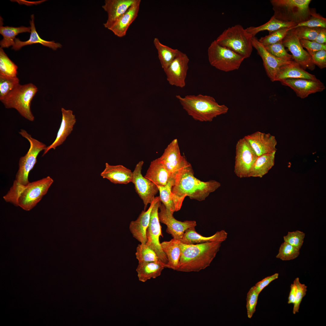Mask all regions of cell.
Wrapping results in <instances>:
<instances>
[{"label":"cell","mask_w":326,"mask_h":326,"mask_svg":"<svg viewBox=\"0 0 326 326\" xmlns=\"http://www.w3.org/2000/svg\"><path fill=\"white\" fill-rule=\"evenodd\" d=\"M173 176L172 192L184 199L188 196L191 199L204 200L210 193L221 186L219 182L214 180L205 182L196 178L191 164L180 170Z\"/></svg>","instance_id":"1"},{"label":"cell","mask_w":326,"mask_h":326,"mask_svg":"<svg viewBox=\"0 0 326 326\" xmlns=\"http://www.w3.org/2000/svg\"><path fill=\"white\" fill-rule=\"evenodd\" d=\"M222 242L187 244L180 242L181 254L176 271L198 272L208 267L219 251Z\"/></svg>","instance_id":"2"},{"label":"cell","mask_w":326,"mask_h":326,"mask_svg":"<svg viewBox=\"0 0 326 326\" xmlns=\"http://www.w3.org/2000/svg\"><path fill=\"white\" fill-rule=\"evenodd\" d=\"M53 181L49 176L30 182L26 185L14 181L12 186L3 198L7 202L19 206L25 210L29 211L47 193Z\"/></svg>","instance_id":"3"},{"label":"cell","mask_w":326,"mask_h":326,"mask_svg":"<svg viewBox=\"0 0 326 326\" xmlns=\"http://www.w3.org/2000/svg\"><path fill=\"white\" fill-rule=\"evenodd\" d=\"M183 109L194 120L201 122H211L217 116L227 113L229 108L219 104L213 97L200 94L182 97L176 96Z\"/></svg>","instance_id":"4"},{"label":"cell","mask_w":326,"mask_h":326,"mask_svg":"<svg viewBox=\"0 0 326 326\" xmlns=\"http://www.w3.org/2000/svg\"><path fill=\"white\" fill-rule=\"evenodd\" d=\"M252 37L246 29L236 24L224 30L215 40L219 45L246 59L250 57L252 51Z\"/></svg>","instance_id":"5"},{"label":"cell","mask_w":326,"mask_h":326,"mask_svg":"<svg viewBox=\"0 0 326 326\" xmlns=\"http://www.w3.org/2000/svg\"><path fill=\"white\" fill-rule=\"evenodd\" d=\"M311 0H271L273 16L281 21L296 24L306 21L310 16Z\"/></svg>","instance_id":"6"},{"label":"cell","mask_w":326,"mask_h":326,"mask_svg":"<svg viewBox=\"0 0 326 326\" xmlns=\"http://www.w3.org/2000/svg\"><path fill=\"white\" fill-rule=\"evenodd\" d=\"M38 91L33 83L20 84L0 101L6 108L14 109L22 117L33 121L34 117L31 110V104Z\"/></svg>","instance_id":"7"},{"label":"cell","mask_w":326,"mask_h":326,"mask_svg":"<svg viewBox=\"0 0 326 326\" xmlns=\"http://www.w3.org/2000/svg\"><path fill=\"white\" fill-rule=\"evenodd\" d=\"M19 133L28 141L30 147L27 153L20 158L18 169L14 181L21 185H26L30 183L28 178L29 173L36 164L38 155L47 146L44 143L33 138L24 129H21Z\"/></svg>","instance_id":"8"},{"label":"cell","mask_w":326,"mask_h":326,"mask_svg":"<svg viewBox=\"0 0 326 326\" xmlns=\"http://www.w3.org/2000/svg\"><path fill=\"white\" fill-rule=\"evenodd\" d=\"M209 62L220 70L229 72L238 69L245 58L229 49L213 41L207 50Z\"/></svg>","instance_id":"9"},{"label":"cell","mask_w":326,"mask_h":326,"mask_svg":"<svg viewBox=\"0 0 326 326\" xmlns=\"http://www.w3.org/2000/svg\"><path fill=\"white\" fill-rule=\"evenodd\" d=\"M258 156L244 138L237 142L235 147L234 172L240 178L249 177L254 163Z\"/></svg>","instance_id":"10"},{"label":"cell","mask_w":326,"mask_h":326,"mask_svg":"<svg viewBox=\"0 0 326 326\" xmlns=\"http://www.w3.org/2000/svg\"><path fill=\"white\" fill-rule=\"evenodd\" d=\"M161 203L160 199L155 203L151 211L149 223L146 232V244L156 253L158 260L165 265L168 263V259L161 248L159 241L160 236H162L158 216V210Z\"/></svg>","instance_id":"11"},{"label":"cell","mask_w":326,"mask_h":326,"mask_svg":"<svg viewBox=\"0 0 326 326\" xmlns=\"http://www.w3.org/2000/svg\"><path fill=\"white\" fill-rule=\"evenodd\" d=\"M144 163L143 161H141L136 165L133 171L132 182L134 185L136 192L143 201L144 210H146L148 205L154 200L159 190L157 185L142 175V170Z\"/></svg>","instance_id":"12"},{"label":"cell","mask_w":326,"mask_h":326,"mask_svg":"<svg viewBox=\"0 0 326 326\" xmlns=\"http://www.w3.org/2000/svg\"><path fill=\"white\" fill-rule=\"evenodd\" d=\"M189 61L187 54L179 51L168 67L164 71L170 85L181 88L185 86Z\"/></svg>","instance_id":"13"},{"label":"cell","mask_w":326,"mask_h":326,"mask_svg":"<svg viewBox=\"0 0 326 326\" xmlns=\"http://www.w3.org/2000/svg\"><path fill=\"white\" fill-rule=\"evenodd\" d=\"M159 209L158 216L160 222L167 226L166 232L171 235L173 238L180 241L185 231L189 229L195 228L196 222L194 220H186L184 222L176 219L173 214L161 203Z\"/></svg>","instance_id":"14"},{"label":"cell","mask_w":326,"mask_h":326,"mask_svg":"<svg viewBox=\"0 0 326 326\" xmlns=\"http://www.w3.org/2000/svg\"><path fill=\"white\" fill-rule=\"evenodd\" d=\"M282 43L291 53L294 61L303 69L313 70L315 69V65L312 62L311 56L303 49L299 39L290 29L282 40Z\"/></svg>","instance_id":"15"},{"label":"cell","mask_w":326,"mask_h":326,"mask_svg":"<svg viewBox=\"0 0 326 326\" xmlns=\"http://www.w3.org/2000/svg\"><path fill=\"white\" fill-rule=\"evenodd\" d=\"M160 161L172 174L190 164L180 152L177 139L173 140L158 158Z\"/></svg>","instance_id":"16"},{"label":"cell","mask_w":326,"mask_h":326,"mask_svg":"<svg viewBox=\"0 0 326 326\" xmlns=\"http://www.w3.org/2000/svg\"><path fill=\"white\" fill-rule=\"evenodd\" d=\"M281 84L289 87L301 98L312 94L323 91L325 87L319 80L302 78H289L280 81Z\"/></svg>","instance_id":"17"},{"label":"cell","mask_w":326,"mask_h":326,"mask_svg":"<svg viewBox=\"0 0 326 326\" xmlns=\"http://www.w3.org/2000/svg\"><path fill=\"white\" fill-rule=\"evenodd\" d=\"M253 47L257 50L263 61V64L267 75L270 80L275 81L276 75L280 68L283 66L288 63L292 61H288L277 58L269 52L264 46L255 37L252 39Z\"/></svg>","instance_id":"18"},{"label":"cell","mask_w":326,"mask_h":326,"mask_svg":"<svg viewBox=\"0 0 326 326\" xmlns=\"http://www.w3.org/2000/svg\"><path fill=\"white\" fill-rule=\"evenodd\" d=\"M258 156L262 155L276 152L277 142L274 136L270 133L257 131L245 136Z\"/></svg>","instance_id":"19"},{"label":"cell","mask_w":326,"mask_h":326,"mask_svg":"<svg viewBox=\"0 0 326 326\" xmlns=\"http://www.w3.org/2000/svg\"><path fill=\"white\" fill-rule=\"evenodd\" d=\"M160 200L159 196L156 197L147 210L142 211L135 220L129 224V230L133 237L141 244H146V232L149 226L151 212L155 203Z\"/></svg>","instance_id":"20"},{"label":"cell","mask_w":326,"mask_h":326,"mask_svg":"<svg viewBox=\"0 0 326 326\" xmlns=\"http://www.w3.org/2000/svg\"><path fill=\"white\" fill-rule=\"evenodd\" d=\"M61 110L62 115V121L56 138L53 143L47 146L44 150L42 156L51 149H55L57 147L62 144L72 131L76 121L72 111L66 110L63 108H62Z\"/></svg>","instance_id":"21"},{"label":"cell","mask_w":326,"mask_h":326,"mask_svg":"<svg viewBox=\"0 0 326 326\" xmlns=\"http://www.w3.org/2000/svg\"><path fill=\"white\" fill-rule=\"evenodd\" d=\"M140 0H136L129 8L120 16L109 28L116 36H125L129 27L138 16Z\"/></svg>","instance_id":"22"},{"label":"cell","mask_w":326,"mask_h":326,"mask_svg":"<svg viewBox=\"0 0 326 326\" xmlns=\"http://www.w3.org/2000/svg\"><path fill=\"white\" fill-rule=\"evenodd\" d=\"M136 0H105L102 8L107 14V19L104 24L109 29L122 15L126 12Z\"/></svg>","instance_id":"23"},{"label":"cell","mask_w":326,"mask_h":326,"mask_svg":"<svg viewBox=\"0 0 326 326\" xmlns=\"http://www.w3.org/2000/svg\"><path fill=\"white\" fill-rule=\"evenodd\" d=\"M100 175L114 184H127L132 182L133 172L123 165H111L106 163Z\"/></svg>","instance_id":"24"},{"label":"cell","mask_w":326,"mask_h":326,"mask_svg":"<svg viewBox=\"0 0 326 326\" xmlns=\"http://www.w3.org/2000/svg\"><path fill=\"white\" fill-rule=\"evenodd\" d=\"M174 176L171 174L167 184L163 186H157L159 192L160 200L171 213L179 210L184 199L173 194L171 191Z\"/></svg>","instance_id":"25"},{"label":"cell","mask_w":326,"mask_h":326,"mask_svg":"<svg viewBox=\"0 0 326 326\" xmlns=\"http://www.w3.org/2000/svg\"><path fill=\"white\" fill-rule=\"evenodd\" d=\"M289 78L317 79L314 75L305 71L294 60L283 66L280 68L275 76L274 81H280Z\"/></svg>","instance_id":"26"},{"label":"cell","mask_w":326,"mask_h":326,"mask_svg":"<svg viewBox=\"0 0 326 326\" xmlns=\"http://www.w3.org/2000/svg\"><path fill=\"white\" fill-rule=\"evenodd\" d=\"M171 175L158 158L152 161L144 177L157 186L166 185Z\"/></svg>","instance_id":"27"},{"label":"cell","mask_w":326,"mask_h":326,"mask_svg":"<svg viewBox=\"0 0 326 326\" xmlns=\"http://www.w3.org/2000/svg\"><path fill=\"white\" fill-rule=\"evenodd\" d=\"M227 236V233L224 230L216 232L213 235L205 237L198 233L195 228L189 229L185 232L183 236L180 241L183 243L194 244L206 242L221 241H225Z\"/></svg>","instance_id":"28"},{"label":"cell","mask_w":326,"mask_h":326,"mask_svg":"<svg viewBox=\"0 0 326 326\" xmlns=\"http://www.w3.org/2000/svg\"><path fill=\"white\" fill-rule=\"evenodd\" d=\"M180 242V241L173 238L169 241L161 243V248L168 260L165 268L176 270L178 268L181 254Z\"/></svg>","instance_id":"29"},{"label":"cell","mask_w":326,"mask_h":326,"mask_svg":"<svg viewBox=\"0 0 326 326\" xmlns=\"http://www.w3.org/2000/svg\"><path fill=\"white\" fill-rule=\"evenodd\" d=\"M165 264L159 260L157 261L139 263L136 271L139 280L145 282L151 278L160 276Z\"/></svg>","instance_id":"30"},{"label":"cell","mask_w":326,"mask_h":326,"mask_svg":"<svg viewBox=\"0 0 326 326\" xmlns=\"http://www.w3.org/2000/svg\"><path fill=\"white\" fill-rule=\"evenodd\" d=\"M31 20L30 21L31 31L29 39L25 41H22L18 38H16L14 40L15 44L12 47L13 49L15 50H18L24 46L36 43H41L53 50H56L58 48L61 47L62 45L60 43H55L54 41H46L41 39L36 30L34 23V14L31 15Z\"/></svg>","instance_id":"31"},{"label":"cell","mask_w":326,"mask_h":326,"mask_svg":"<svg viewBox=\"0 0 326 326\" xmlns=\"http://www.w3.org/2000/svg\"><path fill=\"white\" fill-rule=\"evenodd\" d=\"M276 152L258 156L252 167L249 177L261 178L267 174L274 165Z\"/></svg>","instance_id":"32"},{"label":"cell","mask_w":326,"mask_h":326,"mask_svg":"<svg viewBox=\"0 0 326 326\" xmlns=\"http://www.w3.org/2000/svg\"><path fill=\"white\" fill-rule=\"evenodd\" d=\"M153 43L157 50L161 67L165 71L174 60L180 50L162 44L157 38H154Z\"/></svg>","instance_id":"33"},{"label":"cell","mask_w":326,"mask_h":326,"mask_svg":"<svg viewBox=\"0 0 326 326\" xmlns=\"http://www.w3.org/2000/svg\"><path fill=\"white\" fill-rule=\"evenodd\" d=\"M296 24L290 22H284L275 18L273 15L266 23L257 27L251 26L246 29L253 37L260 32L267 30L269 33L283 28H291Z\"/></svg>","instance_id":"34"},{"label":"cell","mask_w":326,"mask_h":326,"mask_svg":"<svg viewBox=\"0 0 326 326\" xmlns=\"http://www.w3.org/2000/svg\"><path fill=\"white\" fill-rule=\"evenodd\" d=\"M30 27L21 26L14 27L8 26H3L1 24L0 33L3 36V39L0 41L1 48H8L12 46L15 44V37L19 33L23 32H30Z\"/></svg>","instance_id":"35"},{"label":"cell","mask_w":326,"mask_h":326,"mask_svg":"<svg viewBox=\"0 0 326 326\" xmlns=\"http://www.w3.org/2000/svg\"><path fill=\"white\" fill-rule=\"evenodd\" d=\"M18 66L8 57L3 49L0 48V75L17 76Z\"/></svg>","instance_id":"36"},{"label":"cell","mask_w":326,"mask_h":326,"mask_svg":"<svg viewBox=\"0 0 326 326\" xmlns=\"http://www.w3.org/2000/svg\"><path fill=\"white\" fill-rule=\"evenodd\" d=\"M135 255L139 263L159 260L156 253L146 244L140 243L138 245Z\"/></svg>","instance_id":"37"},{"label":"cell","mask_w":326,"mask_h":326,"mask_svg":"<svg viewBox=\"0 0 326 326\" xmlns=\"http://www.w3.org/2000/svg\"><path fill=\"white\" fill-rule=\"evenodd\" d=\"M19 84V80L17 76L0 75V100H3Z\"/></svg>","instance_id":"38"},{"label":"cell","mask_w":326,"mask_h":326,"mask_svg":"<svg viewBox=\"0 0 326 326\" xmlns=\"http://www.w3.org/2000/svg\"><path fill=\"white\" fill-rule=\"evenodd\" d=\"M311 14L305 21L297 24L291 28L299 27L305 26L310 27H320L326 28V18L316 12V9L310 8Z\"/></svg>","instance_id":"39"},{"label":"cell","mask_w":326,"mask_h":326,"mask_svg":"<svg viewBox=\"0 0 326 326\" xmlns=\"http://www.w3.org/2000/svg\"><path fill=\"white\" fill-rule=\"evenodd\" d=\"M300 250L285 242L282 243L279 250L277 258L283 261L293 260L297 258L300 254Z\"/></svg>","instance_id":"40"},{"label":"cell","mask_w":326,"mask_h":326,"mask_svg":"<svg viewBox=\"0 0 326 326\" xmlns=\"http://www.w3.org/2000/svg\"><path fill=\"white\" fill-rule=\"evenodd\" d=\"M321 28L301 26L290 29L299 40L314 41Z\"/></svg>","instance_id":"41"},{"label":"cell","mask_w":326,"mask_h":326,"mask_svg":"<svg viewBox=\"0 0 326 326\" xmlns=\"http://www.w3.org/2000/svg\"><path fill=\"white\" fill-rule=\"evenodd\" d=\"M290 28H281L269 33L267 35L261 37L258 40L264 46L282 41Z\"/></svg>","instance_id":"42"},{"label":"cell","mask_w":326,"mask_h":326,"mask_svg":"<svg viewBox=\"0 0 326 326\" xmlns=\"http://www.w3.org/2000/svg\"><path fill=\"white\" fill-rule=\"evenodd\" d=\"M264 46L269 52L277 58L288 61L294 60L292 55L285 49L282 41Z\"/></svg>","instance_id":"43"},{"label":"cell","mask_w":326,"mask_h":326,"mask_svg":"<svg viewBox=\"0 0 326 326\" xmlns=\"http://www.w3.org/2000/svg\"><path fill=\"white\" fill-rule=\"evenodd\" d=\"M305 234L302 232L296 230L288 232L287 235L283 237L284 242L300 250L304 241Z\"/></svg>","instance_id":"44"},{"label":"cell","mask_w":326,"mask_h":326,"mask_svg":"<svg viewBox=\"0 0 326 326\" xmlns=\"http://www.w3.org/2000/svg\"><path fill=\"white\" fill-rule=\"evenodd\" d=\"M259 294L257 292L254 286L251 287L247 294L246 308L248 318H251L255 311Z\"/></svg>","instance_id":"45"},{"label":"cell","mask_w":326,"mask_h":326,"mask_svg":"<svg viewBox=\"0 0 326 326\" xmlns=\"http://www.w3.org/2000/svg\"><path fill=\"white\" fill-rule=\"evenodd\" d=\"M293 283L296 287V292L293 309V313L295 314L299 312L300 304L303 298L306 294L307 286L300 283L299 277L296 278Z\"/></svg>","instance_id":"46"},{"label":"cell","mask_w":326,"mask_h":326,"mask_svg":"<svg viewBox=\"0 0 326 326\" xmlns=\"http://www.w3.org/2000/svg\"><path fill=\"white\" fill-rule=\"evenodd\" d=\"M300 43L303 48H305L311 56L315 52L321 50H326V44L318 43L314 41L301 39Z\"/></svg>","instance_id":"47"},{"label":"cell","mask_w":326,"mask_h":326,"mask_svg":"<svg viewBox=\"0 0 326 326\" xmlns=\"http://www.w3.org/2000/svg\"><path fill=\"white\" fill-rule=\"evenodd\" d=\"M313 63L321 69L326 67V50L318 51L311 56Z\"/></svg>","instance_id":"48"},{"label":"cell","mask_w":326,"mask_h":326,"mask_svg":"<svg viewBox=\"0 0 326 326\" xmlns=\"http://www.w3.org/2000/svg\"><path fill=\"white\" fill-rule=\"evenodd\" d=\"M279 273H276L272 275L265 277L256 283L254 286L258 293L259 294L263 289L271 282L277 279Z\"/></svg>","instance_id":"49"},{"label":"cell","mask_w":326,"mask_h":326,"mask_svg":"<svg viewBox=\"0 0 326 326\" xmlns=\"http://www.w3.org/2000/svg\"><path fill=\"white\" fill-rule=\"evenodd\" d=\"M321 44H326V28H321L314 41Z\"/></svg>","instance_id":"50"},{"label":"cell","mask_w":326,"mask_h":326,"mask_svg":"<svg viewBox=\"0 0 326 326\" xmlns=\"http://www.w3.org/2000/svg\"><path fill=\"white\" fill-rule=\"evenodd\" d=\"M296 292V287L293 283L290 286V290L288 298V303L293 304L294 303Z\"/></svg>","instance_id":"51"}]
</instances>
